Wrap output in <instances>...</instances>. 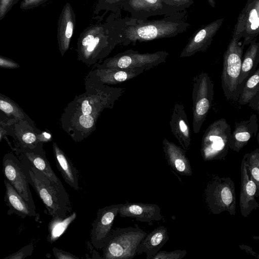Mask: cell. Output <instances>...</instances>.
<instances>
[{"label":"cell","instance_id":"1","mask_svg":"<svg viewBox=\"0 0 259 259\" xmlns=\"http://www.w3.org/2000/svg\"><path fill=\"white\" fill-rule=\"evenodd\" d=\"M114 17L120 38V44L135 45L137 42L170 38L183 33L190 25L183 19V12L153 20H137L126 17Z\"/></svg>","mask_w":259,"mask_h":259},{"label":"cell","instance_id":"2","mask_svg":"<svg viewBox=\"0 0 259 259\" xmlns=\"http://www.w3.org/2000/svg\"><path fill=\"white\" fill-rule=\"evenodd\" d=\"M119 44L120 35L111 14L106 22L91 25L80 33L77 43L78 59L94 64L108 56Z\"/></svg>","mask_w":259,"mask_h":259},{"label":"cell","instance_id":"3","mask_svg":"<svg viewBox=\"0 0 259 259\" xmlns=\"http://www.w3.org/2000/svg\"><path fill=\"white\" fill-rule=\"evenodd\" d=\"M28 170V182L31 185L52 217L66 218L71 213L69 195L63 184L51 182L41 172L31 165Z\"/></svg>","mask_w":259,"mask_h":259},{"label":"cell","instance_id":"4","mask_svg":"<svg viewBox=\"0 0 259 259\" xmlns=\"http://www.w3.org/2000/svg\"><path fill=\"white\" fill-rule=\"evenodd\" d=\"M232 35L224 53L221 75L222 87L228 100L237 101L241 90L238 82L245 46Z\"/></svg>","mask_w":259,"mask_h":259},{"label":"cell","instance_id":"5","mask_svg":"<svg viewBox=\"0 0 259 259\" xmlns=\"http://www.w3.org/2000/svg\"><path fill=\"white\" fill-rule=\"evenodd\" d=\"M204 198L212 214H219L227 211L231 215L235 214V187L230 178L213 176L205 189Z\"/></svg>","mask_w":259,"mask_h":259},{"label":"cell","instance_id":"6","mask_svg":"<svg viewBox=\"0 0 259 259\" xmlns=\"http://www.w3.org/2000/svg\"><path fill=\"white\" fill-rule=\"evenodd\" d=\"M231 128L224 118L216 120L205 131L200 153L205 161L225 159L229 148Z\"/></svg>","mask_w":259,"mask_h":259},{"label":"cell","instance_id":"7","mask_svg":"<svg viewBox=\"0 0 259 259\" xmlns=\"http://www.w3.org/2000/svg\"><path fill=\"white\" fill-rule=\"evenodd\" d=\"M147 233L139 227H129L112 230L108 244L103 248V257L106 259L133 258L137 247Z\"/></svg>","mask_w":259,"mask_h":259},{"label":"cell","instance_id":"8","mask_svg":"<svg viewBox=\"0 0 259 259\" xmlns=\"http://www.w3.org/2000/svg\"><path fill=\"white\" fill-rule=\"evenodd\" d=\"M214 84L207 73L201 72L192 81L193 129L198 134L211 107Z\"/></svg>","mask_w":259,"mask_h":259},{"label":"cell","instance_id":"9","mask_svg":"<svg viewBox=\"0 0 259 259\" xmlns=\"http://www.w3.org/2000/svg\"><path fill=\"white\" fill-rule=\"evenodd\" d=\"M168 55L165 51L141 54L130 50L107 59L98 67V68L115 69L143 68L147 70L165 62Z\"/></svg>","mask_w":259,"mask_h":259},{"label":"cell","instance_id":"10","mask_svg":"<svg viewBox=\"0 0 259 259\" xmlns=\"http://www.w3.org/2000/svg\"><path fill=\"white\" fill-rule=\"evenodd\" d=\"M3 172L5 179L18 193L36 210L28 182V172L18 157L12 153L5 154L3 159Z\"/></svg>","mask_w":259,"mask_h":259},{"label":"cell","instance_id":"11","mask_svg":"<svg viewBox=\"0 0 259 259\" xmlns=\"http://www.w3.org/2000/svg\"><path fill=\"white\" fill-rule=\"evenodd\" d=\"M122 205L113 204L98 209L90 234L91 242L95 248L102 249L108 244L114 221Z\"/></svg>","mask_w":259,"mask_h":259},{"label":"cell","instance_id":"12","mask_svg":"<svg viewBox=\"0 0 259 259\" xmlns=\"http://www.w3.org/2000/svg\"><path fill=\"white\" fill-rule=\"evenodd\" d=\"M259 34V0H247L239 14L232 35L248 45Z\"/></svg>","mask_w":259,"mask_h":259},{"label":"cell","instance_id":"13","mask_svg":"<svg viewBox=\"0 0 259 259\" xmlns=\"http://www.w3.org/2000/svg\"><path fill=\"white\" fill-rule=\"evenodd\" d=\"M122 10L130 13L131 18L137 20H147L151 16H168L181 12L161 0H126Z\"/></svg>","mask_w":259,"mask_h":259},{"label":"cell","instance_id":"14","mask_svg":"<svg viewBox=\"0 0 259 259\" xmlns=\"http://www.w3.org/2000/svg\"><path fill=\"white\" fill-rule=\"evenodd\" d=\"M43 143H39L32 148L16 147L11 148L16 156L24 165L35 167L53 183L62 184L51 168L43 149Z\"/></svg>","mask_w":259,"mask_h":259},{"label":"cell","instance_id":"15","mask_svg":"<svg viewBox=\"0 0 259 259\" xmlns=\"http://www.w3.org/2000/svg\"><path fill=\"white\" fill-rule=\"evenodd\" d=\"M224 20V18L215 20L196 31L182 50L180 57H188L197 52L206 51Z\"/></svg>","mask_w":259,"mask_h":259},{"label":"cell","instance_id":"16","mask_svg":"<svg viewBox=\"0 0 259 259\" xmlns=\"http://www.w3.org/2000/svg\"><path fill=\"white\" fill-rule=\"evenodd\" d=\"M259 196V188L251 178L244 155L241 164V188L239 196V206L241 214L247 217L253 210L257 209L259 204L256 197Z\"/></svg>","mask_w":259,"mask_h":259},{"label":"cell","instance_id":"17","mask_svg":"<svg viewBox=\"0 0 259 259\" xmlns=\"http://www.w3.org/2000/svg\"><path fill=\"white\" fill-rule=\"evenodd\" d=\"M169 124L171 132L181 147L187 151L191 142V129L184 107L181 103L175 104Z\"/></svg>","mask_w":259,"mask_h":259},{"label":"cell","instance_id":"18","mask_svg":"<svg viewBox=\"0 0 259 259\" xmlns=\"http://www.w3.org/2000/svg\"><path fill=\"white\" fill-rule=\"evenodd\" d=\"M121 217L134 218L137 221L150 223L163 219L159 205L140 202H127L123 204L118 211Z\"/></svg>","mask_w":259,"mask_h":259},{"label":"cell","instance_id":"19","mask_svg":"<svg viewBox=\"0 0 259 259\" xmlns=\"http://www.w3.org/2000/svg\"><path fill=\"white\" fill-rule=\"evenodd\" d=\"M162 148L168 164L175 171L184 176L192 175L191 164L184 149L166 138L163 140Z\"/></svg>","mask_w":259,"mask_h":259},{"label":"cell","instance_id":"20","mask_svg":"<svg viewBox=\"0 0 259 259\" xmlns=\"http://www.w3.org/2000/svg\"><path fill=\"white\" fill-rule=\"evenodd\" d=\"M4 184L6 187L4 201L9 207L7 214H16L22 219L30 217L38 221L39 214L29 205L5 178Z\"/></svg>","mask_w":259,"mask_h":259},{"label":"cell","instance_id":"21","mask_svg":"<svg viewBox=\"0 0 259 259\" xmlns=\"http://www.w3.org/2000/svg\"><path fill=\"white\" fill-rule=\"evenodd\" d=\"M258 130L257 119L255 114H252L247 119L236 123L234 130L231 133L230 149L239 152L252 137L256 136Z\"/></svg>","mask_w":259,"mask_h":259},{"label":"cell","instance_id":"22","mask_svg":"<svg viewBox=\"0 0 259 259\" xmlns=\"http://www.w3.org/2000/svg\"><path fill=\"white\" fill-rule=\"evenodd\" d=\"M75 14L69 3L64 6L58 21V41L63 56L68 50L75 26Z\"/></svg>","mask_w":259,"mask_h":259},{"label":"cell","instance_id":"23","mask_svg":"<svg viewBox=\"0 0 259 259\" xmlns=\"http://www.w3.org/2000/svg\"><path fill=\"white\" fill-rule=\"evenodd\" d=\"M169 239L167 228L159 226L147 234L138 245L137 254L145 253L147 259H151L166 243Z\"/></svg>","mask_w":259,"mask_h":259},{"label":"cell","instance_id":"24","mask_svg":"<svg viewBox=\"0 0 259 259\" xmlns=\"http://www.w3.org/2000/svg\"><path fill=\"white\" fill-rule=\"evenodd\" d=\"M53 148L56 166L65 182L75 190H79L78 170L67 156L55 142L53 143Z\"/></svg>","mask_w":259,"mask_h":259},{"label":"cell","instance_id":"25","mask_svg":"<svg viewBox=\"0 0 259 259\" xmlns=\"http://www.w3.org/2000/svg\"><path fill=\"white\" fill-rule=\"evenodd\" d=\"M15 124L17 147L32 148L39 143L48 142L51 139V135L46 132L38 134L27 123V121H19Z\"/></svg>","mask_w":259,"mask_h":259},{"label":"cell","instance_id":"26","mask_svg":"<svg viewBox=\"0 0 259 259\" xmlns=\"http://www.w3.org/2000/svg\"><path fill=\"white\" fill-rule=\"evenodd\" d=\"M259 68L245 81L239 94L238 103L249 104L251 108L259 112Z\"/></svg>","mask_w":259,"mask_h":259},{"label":"cell","instance_id":"27","mask_svg":"<svg viewBox=\"0 0 259 259\" xmlns=\"http://www.w3.org/2000/svg\"><path fill=\"white\" fill-rule=\"evenodd\" d=\"M259 62V42L256 38L249 44L242 56L241 66L238 78L240 87L242 88L246 80L256 70Z\"/></svg>","mask_w":259,"mask_h":259},{"label":"cell","instance_id":"28","mask_svg":"<svg viewBox=\"0 0 259 259\" xmlns=\"http://www.w3.org/2000/svg\"><path fill=\"white\" fill-rule=\"evenodd\" d=\"M145 70L143 68L131 69L99 68L97 75L103 83H116L131 79Z\"/></svg>","mask_w":259,"mask_h":259},{"label":"cell","instance_id":"29","mask_svg":"<svg viewBox=\"0 0 259 259\" xmlns=\"http://www.w3.org/2000/svg\"><path fill=\"white\" fill-rule=\"evenodd\" d=\"M76 218V213L75 211L70 213L66 218L52 217L48 225V241L51 243L56 241Z\"/></svg>","mask_w":259,"mask_h":259},{"label":"cell","instance_id":"30","mask_svg":"<svg viewBox=\"0 0 259 259\" xmlns=\"http://www.w3.org/2000/svg\"><path fill=\"white\" fill-rule=\"evenodd\" d=\"M0 110L8 116H13L17 121H27L26 115L22 109L13 101L1 94H0Z\"/></svg>","mask_w":259,"mask_h":259},{"label":"cell","instance_id":"31","mask_svg":"<svg viewBox=\"0 0 259 259\" xmlns=\"http://www.w3.org/2000/svg\"><path fill=\"white\" fill-rule=\"evenodd\" d=\"M244 155L249 174L259 188V148H257Z\"/></svg>","mask_w":259,"mask_h":259},{"label":"cell","instance_id":"32","mask_svg":"<svg viewBox=\"0 0 259 259\" xmlns=\"http://www.w3.org/2000/svg\"><path fill=\"white\" fill-rule=\"evenodd\" d=\"M126 0H98L94 10L95 14H98L101 11L107 13L111 11L118 17L122 9Z\"/></svg>","mask_w":259,"mask_h":259},{"label":"cell","instance_id":"33","mask_svg":"<svg viewBox=\"0 0 259 259\" xmlns=\"http://www.w3.org/2000/svg\"><path fill=\"white\" fill-rule=\"evenodd\" d=\"M185 250H176L172 251H159L151 259H182L187 254Z\"/></svg>","mask_w":259,"mask_h":259},{"label":"cell","instance_id":"34","mask_svg":"<svg viewBox=\"0 0 259 259\" xmlns=\"http://www.w3.org/2000/svg\"><path fill=\"white\" fill-rule=\"evenodd\" d=\"M33 251V244L30 243L21 248L16 252L9 255L4 259H24L30 256Z\"/></svg>","mask_w":259,"mask_h":259},{"label":"cell","instance_id":"35","mask_svg":"<svg viewBox=\"0 0 259 259\" xmlns=\"http://www.w3.org/2000/svg\"><path fill=\"white\" fill-rule=\"evenodd\" d=\"M179 12L185 11L194 4L193 0H161Z\"/></svg>","mask_w":259,"mask_h":259},{"label":"cell","instance_id":"36","mask_svg":"<svg viewBox=\"0 0 259 259\" xmlns=\"http://www.w3.org/2000/svg\"><path fill=\"white\" fill-rule=\"evenodd\" d=\"M53 254L57 259H78L76 255L64 250L54 247L52 249Z\"/></svg>","mask_w":259,"mask_h":259},{"label":"cell","instance_id":"37","mask_svg":"<svg viewBox=\"0 0 259 259\" xmlns=\"http://www.w3.org/2000/svg\"><path fill=\"white\" fill-rule=\"evenodd\" d=\"M79 124L83 128H90L95 123V119L91 115L81 114L78 119Z\"/></svg>","mask_w":259,"mask_h":259},{"label":"cell","instance_id":"38","mask_svg":"<svg viewBox=\"0 0 259 259\" xmlns=\"http://www.w3.org/2000/svg\"><path fill=\"white\" fill-rule=\"evenodd\" d=\"M20 67L15 61L0 56V68L15 69Z\"/></svg>","mask_w":259,"mask_h":259},{"label":"cell","instance_id":"39","mask_svg":"<svg viewBox=\"0 0 259 259\" xmlns=\"http://www.w3.org/2000/svg\"><path fill=\"white\" fill-rule=\"evenodd\" d=\"M81 113L83 115H91L92 112V107L88 100H83L81 105Z\"/></svg>","mask_w":259,"mask_h":259},{"label":"cell","instance_id":"40","mask_svg":"<svg viewBox=\"0 0 259 259\" xmlns=\"http://www.w3.org/2000/svg\"><path fill=\"white\" fill-rule=\"evenodd\" d=\"M239 247L242 249V250H245L246 252L249 253L250 254L257 257V258H259V255L258 254H257L255 251H254L253 250H252V248L248 246V245H244V244H242V245H240L239 246Z\"/></svg>","mask_w":259,"mask_h":259},{"label":"cell","instance_id":"41","mask_svg":"<svg viewBox=\"0 0 259 259\" xmlns=\"http://www.w3.org/2000/svg\"><path fill=\"white\" fill-rule=\"evenodd\" d=\"M209 5L213 8H215V0H207Z\"/></svg>","mask_w":259,"mask_h":259},{"label":"cell","instance_id":"42","mask_svg":"<svg viewBox=\"0 0 259 259\" xmlns=\"http://www.w3.org/2000/svg\"><path fill=\"white\" fill-rule=\"evenodd\" d=\"M6 133V131L0 127V142L1 141Z\"/></svg>","mask_w":259,"mask_h":259}]
</instances>
